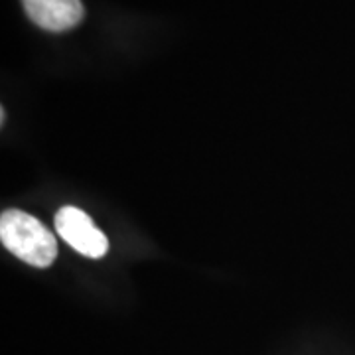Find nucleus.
Listing matches in <instances>:
<instances>
[{
    "instance_id": "obj_2",
    "label": "nucleus",
    "mask_w": 355,
    "mask_h": 355,
    "mask_svg": "<svg viewBox=\"0 0 355 355\" xmlns=\"http://www.w3.org/2000/svg\"><path fill=\"white\" fill-rule=\"evenodd\" d=\"M53 223L58 235L79 254H85L89 259H101L109 251V241L105 233L95 227L93 219L79 207H62L53 217Z\"/></svg>"
},
{
    "instance_id": "obj_3",
    "label": "nucleus",
    "mask_w": 355,
    "mask_h": 355,
    "mask_svg": "<svg viewBox=\"0 0 355 355\" xmlns=\"http://www.w3.org/2000/svg\"><path fill=\"white\" fill-rule=\"evenodd\" d=\"M28 18L48 32L71 30L83 20L81 0H22Z\"/></svg>"
},
{
    "instance_id": "obj_1",
    "label": "nucleus",
    "mask_w": 355,
    "mask_h": 355,
    "mask_svg": "<svg viewBox=\"0 0 355 355\" xmlns=\"http://www.w3.org/2000/svg\"><path fill=\"white\" fill-rule=\"evenodd\" d=\"M0 241L18 259L38 268L50 266L58 257V241L53 233L40 219L20 209L2 211Z\"/></svg>"
}]
</instances>
